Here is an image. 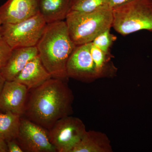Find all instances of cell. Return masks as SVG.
Wrapping results in <instances>:
<instances>
[{
  "label": "cell",
  "instance_id": "1",
  "mask_svg": "<svg viewBox=\"0 0 152 152\" xmlns=\"http://www.w3.org/2000/svg\"><path fill=\"white\" fill-rule=\"evenodd\" d=\"M64 80L52 77L30 90L23 116L49 130L60 119L70 115L73 96Z\"/></svg>",
  "mask_w": 152,
  "mask_h": 152
},
{
  "label": "cell",
  "instance_id": "2",
  "mask_svg": "<svg viewBox=\"0 0 152 152\" xmlns=\"http://www.w3.org/2000/svg\"><path fill=\"white\" fill-rule=\"evenodd\" d=\"M77 46L65 20L48 24L37 45L38 55L52 77L63 80L68 78L67 62Z\"/></svg>",
  "mask_w": 152,
  "mask_h": 152
},
{
  "label": "cell",
  "instance_id": "3",
  "mask_svg": "<svg viewBox=\"0 0 152 152\" xmlns=\"http://www.w3.org/2000/svg\"><path fill=\"white\" fill-rule=\"evenodd\" d=\"M113 8L109 5L89 12L70 10L65 20L69 34L76 45L92 42L112 27Z\"/></svg>",
  "mask_w": 152,
  "mask_h": 152
},
{
  "label": "cell",
  "instance_id": "4",
  "mask_svg": "<svg viewBox=\"0 0 152 152\" xmlns=\"http://www.w3.org/2000/svg\"><path fill=\"white\" fill-rule=\"evenodd\" d=\"M113 14L112 27L122 35L152 32V0H130L113 8Z\"/></svg>",
  "mask_w": 152,
  "mask_h": 152
},
{
  "label": "cell",
  "instance_id": "5",
  "mask_svg": "<svg viewBox=\"0 0 152 152\" xmlns=\"http://www.w3.org/2000/svg\"><path fill=\"white\" fill-rule=\"evenodd\" d=\"M47 24L39 12L23 21L2 25L0 34L12 49L37 46Z\"/></svg>",
  "mask_w": 152,
  "mask_h": 152
},
{
  "label": "cell",
  "instance_id": "6",
  "mask_svg": "<svg viewBox=\"0 0 152 152\" xmlns=\"http://www.w3.org/2000/svg\"><path fill=\"white\" fill-rule=\"evenodd\" d=\"M48 130L50 141L57 152H72L87 131L81 120L70 115L60 119Z\"/></svg>",
  "mask_w": 152,
  "mask_h": 152
},
{
  "label": "cell",
  "instance_id": "7",
  "mask_svg": "<svg viewBox=\"0 0 152 152\" xmlns=\"http://www.w3.org/2000/svg\"><path fill=\"white\" fill-rule=\"evenodd\" d=\"M16 140L24 152H57L50 141L48 130L23 116Z\"/></svg>",
  "mask_w": 152,
  "mask_h": 152
},
{
  "label": "cell",
  "instance_id": "8",
  "mask_svg": "<svg viewBox=\"0 0 152 152\" xmlns=\"http://www.w3.org/2000/svg\"><path fill=\"white\" fill-rule=\"evenodd\" d=\"M91 43L77 46L74 50L66 66L68 77L82 81L99 77L91 54Z\"/></svg>",
  "mask_w": 152,
  "mask_h": 152
},
{
  "label": "cell",
  "instance_id": "9",
  "mask_svg": "<svg viewBox=\"0 0 152 152\" xmlns=\"http://www.w3.org/2000/svg\"><path fill=\"white\" fill-rule=\"evenodd\" d=\"M29 90L15 81H6L0 93V110L23 116Z\"/></svg>",
  "mask_w": 152,
  "mask_h": 152
},
{
  "label": "cell",
  "instance_id": "10",
  "mask_svg": "<svg viewBox=\"0 0 152 152\" xmlns=\"http://www.w3.org/2000/svg\"><path fill=\"white\" fill-rule=\"evenodd\" d=\"M38 13L37 0H7L0 6V21L2 24L16 23Z\"/></svg>",
  "mask_w": 152,
  "mask_h": 152
},
{
  "label": "cell",
  "instance_id": "11",
  "mask_svg": "<svg viewBox=\"0 0 152 152\" xmlns=\"http://www.w3.org/2000/svg\"><path fill=\"white\" fill-rule=\"evenodd\" d=\"M38 56L37 46L12 49L0 73L6 81H13L30 61Z\"/></svg>",
  "mask_w": 152,
  "mask_h": 152
},
{
  "label": "cell",
  "instance_id": "12",
  "mask_svg": "<svg viewBox=\"0 0 152 152\" xmlns=\"http://www.w3.org/2000/svg\"><path fill=\"white\" fill-rule=\"evenodd\" d=\"M51 78L38 55L27 64L14 81L30 90L40 86Z\"/></svg>",
  "mask_w": 152,
  "mask_h": 152
},
{
  "label": "cell",
  "instance_id": "13",
  "mask_svg": "<svg viewBox=\"0 0 152 152\" xmlns=\"http://www.w3.org/2000/svg\"><path fill=\"white\" fill-rule=\"evenodd\" d=\"M72 0H37L39 13L47 24L65 20Z\"/></svg>",
  "mask_w": 152,
  "mask_h": 152
},
{
  "label": "cell",
  "instance_id": "14",
  "mask_svg": "<svg viewBox=\"0 0 152 152\" xmlns=\"http://www.w3.org/2000/svg\"><path fill=\"white\" fill-rule=\"evenodd\" d=\"M111 146L105 134L94 131L86 132L72 152H110Z\"/></svg>",
  "mask_w": 152,
  "mask_h": 152
},
{
  "label": "cell",
  "instance_id": "15",
  "mask_svg": "<svg viewBox=\"0 0 152 152\" xmlns=\"http://www.w3.org/2000/svg\"><path fill=\"white\" fill-rule=\"evenodd\" d=\"M21 116L0 110V138L6 142L16 139Z\"/></svg>",
  "mask_w": 152,
  "mask_h": 152
},
{
  "label": "cell",
  "instance_id": "16",
  "mask_svg": "<svg viewBox=\"0 0 152 152\" xmlns=\"http://www.w3.org/2000/svg\"><path fill=\"white\" fill-rule=\"evenodd\" d=\"M90 50L97 73L99 77L104 73L107 64L110 61L111 56L110 54L106 53L97 48L92 42L91 43Z\"/></svg>",
  "mask_w": 152,
  "mask_h": 152
},
{
  "label": "cell",
  "instance_id": "17",
  "mask_svg": "<svg viewBox=\"0 0 152 152\" xmlns=\"http://www.w3.org/2000/svg\"><path fill=\"white\" fill-rule=\"evenodd\" d=\"M110 0H72L70 10L89 12L109 5Z\"/></svg>",
  "mask_w": 152,
  "mask_h": 152
},
{
  "label": "cell",
  "instance_id": "18",
  "mask_svg": "<svg viewBox=\"0 0 152 152\" xmlns=\"http://www.w3.org/2000/svg\"><path fill=\"white\" fill-rule=\"evenodd\" d=\"M110 30L108 29L103 32L92 42L95 46L107 54H110V48L117 39L116 36L111 34Z\"/></svg>",
  "mask_w": 152,
  "mask_h": 152
},
{
  "label": "cell",
  "instance_id": "19",
  "mask_svg": "<svg viewBox=\"0 0 152 152\" xmlns=\"http://www.w3.org/2000/svg\"><path fill=\"white\" fill-rule=\"evenodd\" d=\"M12 49L4 40L0 41V71L8 59Z\"/></svg>",
  "mask_w": 152,
  "mask_h": 152
},
{
  "label": "cell",
  "instance_id": "20",
  "mask_svg": "<svg viewBox=\"0 0 152 152\" xmlns=\"http://www.w3.org/2000/svg\"><path fill=\"white\" fill-rule=\"evenodd\" d=\"M6 142L8 152H24L16 139Z\"/></svg>",
  "mask_w": 152,
  "mask_h": 152
},
{
  "label": "cell",
  "instance_id": "21",
  "mask_svg": "<svg viewBox=\"0 0 152 152\" xmlns=\"http://www.w3.org/2000/svg\"><path fill=\"white\" fill-rule=\"evenodd\" d=\"M129 1L130 0H110L109 6L112 8H113Z\"/></svg>",
  "mask_w": 152,
  "mask_h": 152
},
{
  "label": "cell",
  "instance_id": "22",
  "mask_svg": "<svg viewBox=\"0 0 152 152\" xmlns=\"http://www.w3.org/2000/svg\"><path fill=\"white\" fill-rule=\"evenodd\" d=\"M0 152H8L7 142L0 138Z\"/></svg>",
  "mask_w": 152,
  "mask_h": 152
},
{
  "label": "cell",
  "instance_id": "23",
  "mask_svg": "<svg viewBox=\"0 0 152 152\" xmlns=\"http://www.w3.org/2000/svg\"><path fill=\"white\" fill-rule=\"evenodd\" d=\"M5 81V80L1 74L0 73V93L1 92L3 86H4V83Z\"/></svg>",
  "mask_w": 152,
  "mask_h": 152
},
{
  "label": "cell",
  "instance_id": "24",
  "mask_svg": "<svg viewBox=\"0 0 152 152\" xmlns=\"http://www.w3.org/2000/svg\"><path fill=\"white\" fill-rule=\"evenodd\" d=\"M2 39V37L1 35V34H0V41Z\"/></svg>",
  "mask_w": 152,
  "mask_h": 152
},
{
  "label": "cell",
  "instance_id": "25",
  "mask_svg": "<svg viewBox=\"0 0 152 152\" xmlns=\"http://www.w3.org/2000/svg\"><path fill=\"white\" fill-rule=\"evenodd\" d=\"M2 25V23L0 21V28H1V26Z\"/></svg>",
  "mask_w": 152,
  "mask_h": 152
}]
</instances>
